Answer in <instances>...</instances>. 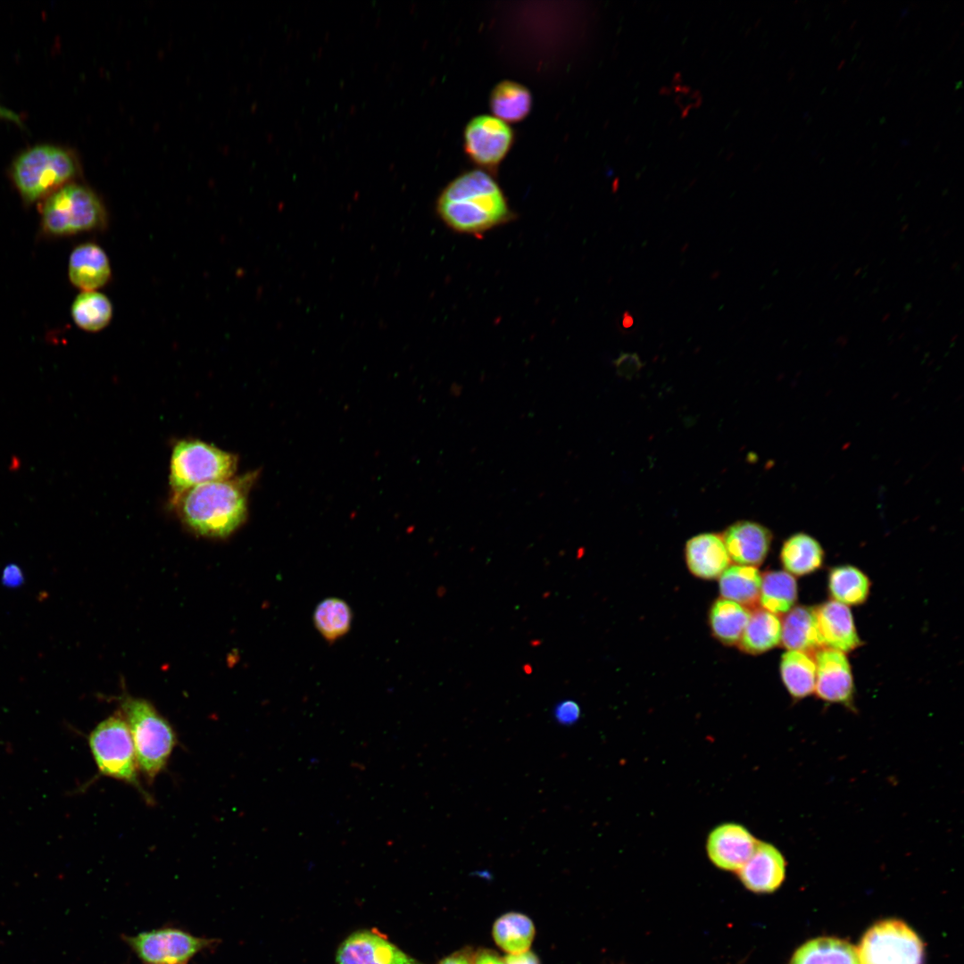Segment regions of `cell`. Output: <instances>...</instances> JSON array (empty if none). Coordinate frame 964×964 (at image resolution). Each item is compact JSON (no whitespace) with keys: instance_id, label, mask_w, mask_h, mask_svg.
<instances>
[{"instance_id":"6da1fadb","label":"cell","mask_w":964,"mask_h":964,"mask_svg":"<svg viewBox=\"0 0 964 964\" xmlns=\"http://www.w3.org/2000/svg\"><path fill=\"white\" fill-rule=\"evenodd\" d=\"M256 472L201 484L171 498L181 520L198 535L226 536L247 517L248 494Z\"/></svg>"},{"instance_id":"7a4b0ae2","label":"cell","mask_w":964,"mask_h":964,"mask_svg":"<svg viewBox=\"0 0 964 964\" xmlns=\"http://www.w3.org/2000/svg\"><path fill=\"white\" fill-rule=\"evenodd\" d=\"M436 211L451 229L471 234L500 225L511 215L502 189L481 170L464 172L452 180L439 195Z\"/></svg>"},{"instance_id":"3957f363","label":"cell","mask_w":964,"mask_h":964,"mask_svg":"<svg viewBox=\"0 0 964 964\" xmlns=\"http://www.w3.org/2000/svg\"><path fill=\"white\" fill-rule=\"evenodd\" d=\"M135 748L140 773L150 785L163 772L178 744L177 734L147 701L127 696L120 703Z\"/></svg>"},{"instance_id":"277c9868","label":"cell","mask_w":964,"mask_h":964,"mask_svg":"<svg viewBox=\"0 0 964 964\" xmlns=\"http://www.w3.org/2000/svg\"><path fill=\"white\" fill-rule=\"evenodd\" d=\"M79 173L73 154L53 145H37L22 152L12 166V178L23 200L32 203L71 183Z\"/></svg>"},{"instance_id":"5b68a950","label":"cell","mask_w":964,"mask_h":964,"mask_svg":"<svg viewBox=\"0 0 964 964\" xmlns=\"http://www.w3.org/2000/svg\"><path fill=\"white\" fill-rule=\"evenodd\" d=\"M88 745L98 774L123 782L140 794L148 804L154 799L143 786L129 727L121 716L108 717L90 732Z\"/></svg>"},{"instance_id":"8992f818","label":"cell","mask_w":964,"mask_h":964,"mask_svg":"<svg viewBox=\"0 0 964 964\" xmlns=\"http://www.w3.org/2000/svg\"><path fill=\"white\" fill-rule=\"evenodd\" d=\"M42 227L52 236H70L104 228L107 213L89 187L69 183L47 196L41 208Z\"/></svg>"},{"instance_id":"52a82bcc","label":"cell","mask_w":964,"mask_h":964,"mask_svg":"<svg viewBox=\"0 0 964 964\" xmlns=\"http://www.w3.org/2000/svg\"><path fill=\"white\" fill-rule=\"evenodd\" d=\"M237 457L196 439L178 441L170 465V486L179 494L195 486L234 477Z\"/></svg>"},{"instance_id":"ba28073f","label":"cell","mask_w":964,"mask_h":964,"mask_svg":"<svg viewBox=\"0 0 964 964\" xmlns=\"http://www.w3.org/2000/svg\"><path fill=\"white\" fill-rule=\"evenodd\" d=\"M860 964H923L924 946L906 923L895 918L874 924L857 948Z\"/></svg>"},{"instance_id":"9c48e42d","label":"cell","mask_w":964,"mask_h":964,"mask_svg":"<svg viewBox=\"0 0 964 964\" xmlns=\"http://www.w3.org/2000/svg\"><path fill=\"white\" fill-rule=\"evenodd\" d=\"M464 150L476 165L493 171L510 151L514 134L510 126L490 115L476 116L464 129Z\"/></svg>"},{"instance_id":"30bf717a","label":"cell","mask_w":964,"mask_h":964,"mask_svg":"<svg viewBox=\"0 0 964 964\" xmlns=\"http://www.w3.org/2000/svg\"><path fill=\"white\" fill-rule=\"evenodd\" d=\"M136 953L150 964H184L213 940L175 928H162L127 937Z\"/></svg>"},{"instance_id":"8fae6325","label":"cell","mask_w":964,"mask_h":964,"mask_svg":"<svg viewBox=\"0 0 964 964\" xmlns=\"http://www.w3.org/2000/svg\"><path fill=\"white\" fill-rule=\"evenodd\" d=\"M336 964H424L381 935L368 929L349 935L338 946Z\"/></svg>"},{"instance_id":"7c38bea8","label":"cell","mask_w":964,"mask_h":964,"mask_svg":"<svg viewBox=\"0 0 964 964\" xmlns=\"http://www.w3.org/2000/svg\"><path fill=\"white\" fill-rule=\"evenodd\" d=\"M816 662L815 693L827 702L853 708L854 684L850 662L845 653L821 648L814 653Z\"/></svg>"},{"instance_id":"4fadbf2b","label":"cell","mask_w":964,"mask_h":964,"mask_svg":"<svg viewBox=\"0 0 964 964\" xmlns=\"http://www.w3.org/2000/svg\"><path fill=\"white\" fill-rule=\"evenodd\" d=\"M758 841L744 826L722 823L707 836V856L719 869L736 873L751 857Z\"/></svg>"},{"instance_id":"5bb4252c","label":"cell","mask_w":964,"mask_h":964,"mask_svg":"<svg viewBox=\"0 0 964 964\" xmlns=\"http://www.w3.org/2000/svg\"><path fill=\"white\" fill-rule=\"evenodd\" d=\"M786 861L772 844L758 841L748 860L736 872L742 885L750 892L764 894L776 892L784 883Z\"/></svg>"},{"instance_id":"9a60e30c","label":"cell","mask_w":964,"mask_h":964,"mask_svg":"<svg viewBox=\"0 0 964 964\" xmlns=\"http://www.w3.org/2000/svg\"><path fill=\"white\" fill-rule=\"evenodd\" d=\"M721 537L730 560L738 565L757 567L767 558L773 535L760 523L740 520L728 526Z\"/></svg>"},{"instance_id":"2e32d148","label":"cell","mask_w":964,"mask_h":964,"mask_svg":"<svg viewBox=\"0 0 964 964\" xmlns=\"http://www.w3.org/2000/svg\"><path fill=\"white\" fill-rule=\"evenodd\" d=\"M823 648L848 652L862 644L848 606L835 600L814 607Z\"/></svg>"},{"instance_id":"e0dca14e","label":"cell","mask_w":964,"mask_h":964,"mask_svg":"<svg viewBox=\"0 0 964 964\" xmlns=\"http://www.w3.org/2000/svg\"><path fill=\"white\" fill-rule=\"evenodd\" d=\"M685 558L689 571L705 580L719 578L730 564L723 539L715 533H702L688 539Z\"/></svg>"},{"instance_id":"ac0fdd59","label":"cell","mask_w":964,"mask_h":964,"mask_svg":"<svg viewBox=\"0 0 964 964\" xmlns=\"http://www.w3.org/2000/svg\"><path fill=\"white\" fill-rule=\"evenodd\" d=\"M68 275L74 287L82 291H96L111 279L109 258L97 244H81L71 253Z\"/></svg>"},{"instance_id":"d6986e66","label":"cell","mask_w":964,"mask_h":964,"mask_svg":"<svg viewBox=\"0 0 964 964\" xmlns=\"http://www.w3.org/2000/svg\"><path fill=\"white\" fill-rule=\"evenodd\" d=\"M788 651H801L814 654L823 648L814 607L798 605L793 607L781 622V641Z\"/></svg>"},{"instance_id":"ffe728a7","label":"cell","mask_w":964,"mask_h":964,"mask_svg":"<svg viewBox=\"0 0 964 964\" xmlns=\"http://www.w3.org/2000/svg\"><path fill=\"white\" fill-rule=\"evenodd\" d=\"M779 559L786 572L800 577L819 569L824 563L825 553L816 538L798 532L784 541Z\"/></svg>"},{"instance_id":"44dd1931","label":"cell","mask_w":964,"mask_h":964,"mask_svg":"<svg viewBox=\"0 0 964 964\" xmlns=\"http://www.w3.org/2000/svg\"><path fill=\"white\" fill-rule=\"evenodd\" d=\"M789 964H860L856 949L835 937H818L801 945Z\"/></svg>"},{"instance_id":"7402d4cb","label":"cell","mask_w":964,"mask_h":964,"mask_svg":"<svg viewBox=\"0 0 964 964\" xmlns=\"http://www.w3.org/2000/svg\"><path fill=\"white\" fill-rule=\"evenodd\" d=\"M780 641L781 620L777 615L757 608L751 612L737 644L742 652L756 655L775 648Z\"/></svg>"},{"instance_id":"603a6c76","label":"cell","mask_w":964,"mask_h":964,"mask_svg":"<svg viewBox=\"0 0 964 964\" xmlns=\"http://www.w3.org/2000/svg\"><path fill=\"white\" fill-rule=\"evenodd\" d=\"M722 598L735 602L746 608L759 603L761 575L756 567L729 566L719 578Z\"/></svg>"},{"instance_id":"cb8c5ba5","label":"cell","mask_w":964,"mask_h":964,"mask_svg":"<svg viewBox=\"0 0 964 964\" xmlns=\"http://www.w3.org/2000/svg\"><path fill=\"white\" fill-rule=\"evenodd\" d=\"M781 679L794 700L810 695L815 689L816 662L814 654L801 651H787L780 661Z\"/></svg>"},{"instance_id":"d4e9b609","label":"cell","mask_w":964,"mask_h":964,"mask_svg":"<svg viewBox=\"0 0 964 964\" xmlns=\"http://www.w3.org/2000/svg\"><path fill=\"white\" fill-rule=\"evenodd\" d=\"M748 608L727 599L713 602L709 611V626L713 636L725 645L737 644L750 618Z\"/></svg>"},{"instance_id":"484cf974","label":"cell","mask_w":964,"mask_h":964,"mask_svg":"<svg viewBox=\"0 0 964 964\" xmlns=\"http://www.w3.org/2000/svg\"><path fill=\"white\" fill-rule=\"evenodd\" d=\"M536 934L533 921L519 912H508L494 923L492 935L495 944L508 954L529 950Z\"/></svg>"},{"instance_id":"4316f807","label":"cell","mask_w":964,"mask_h":964,"mask_svg":"<svg viewBox=\"0 0 964 964\" xmlns=\"http://www.w3.org/2000/svg\"><path fill=\"white\" fill-rule=\"evenodd\" d=\"M827 587L835 601L846 606L864 603L868 595L871 582L860 569L852 565H841L830 569Z\"/></svg>"},{"instance_id":"83f0119b","label":"cell","mask_w":964,"mask_h":964,"mask_svg":"<svg viewBox=\"0 0 964 964\" xmlns=\"http://www.w3.org/2000/svg\"><path fill=\"white\" fill-rule=\"evenodd\" d=\"M489 104L494 117L504 122H518L528 115L532 96L525 86L503 80L493 88Z\"/></svg>"},{"instance_id":"f1b7e54d","label":"cell","mask_w":964,"mask_h":964,"mask_svg":"<svg viewBox=\"0 0 964 964\" xmlns=\"http://www.w3.org/2000/svg\"><path fill=\"white\" fill-rule=\"evenodd\" d=\"M797 597L798 587L793 575L769 570L761 576L759 602L762 609L776 615L785 614L794 607Z\"/></svg>"},{"instance_id":"f546056e","label":"cell","mask_w":964,"mask_h":964,"mask_svg":"<svg viewBox=\"0 0 964 964\" xmlns=\"http://www.w3.org/2000/svg\"><path fill=\"white\" fill-rule=\"evenodd\" d=\"M112 304L98 291H82L71 305V317L83 330L97 332L108 326L112 318Z\"/></svg>"},{"instance_id":"4dcf8cb0","label":"cell","mask_w":964,"mask_h":964,"mask_svg":"<svg viewBox=\"0 0 964 964\" xmlns=\"http://www.w3.org/2000/svg\"><path fill=\"white\" fill-rule=\"evenodd\" d=\"M353 612L343 599L328 597L316 606L313 622L322 637L329 643L346 635L352 625Z\"/></svg>"},{"instance_id":"1f68e13d","label":"cell","mask_w":964,"mask_h":964,"mask_svg":"<svg viewBox=\"0 0 964 964\" xmlns=\"http://www.w3.org/2000/svg\"><path fill=\"white\" fill-rule=\"evenodd\" d=\"M553 714L559 723L572 725L579 719L580 708L576 702L564 700L556 705Z\"/></svg>"},{"instance_id":"d6a6232c","label":"cell","mask_w":964,"mask_h":964,"mask_svg":"<svg viewBox=\"0 0 964 964\" xmlns=\"http://www.w3.org/2000/svg\"><path fill=\"white\" fill-rule=\"evenodd\" d=\"M617 371L621 376L631 377L642 367V362L636 353H623L615 361Z\"/></svg>"},{"instance_id":"836d02e7","label":"cell","mask_w":964,"mask_h":964,"mask_svg":"<svg viewBox=\"0 0 964 964\" xmlns=\"http://www.w3.org/2000/svg\"><path fill=\"white\" fill-rule=\"evenodd\" d=\"M474 953L472 948L465 947L445 957L437 964H473Z\"/></svg>"},{"instance_id":"e575fe53","label":"cell","mask_w":964,"mask_h":964,"mask_svg":"<svg viewBox=\"0 0 964 964\" xmlns=\"http://www.w3.org/2000/svg\"><path fill=\"white\" fill-rule=\"evenodd\" d=\"M23 573L16 564H9L3 570L2 582L6 586H19L23 583Z\"/></svg>"},{"instance_id":"d590c367","label":"cell","mask_w":964,"mask_h":964,"mask_svg":"<svg viewBox=\"0 0 964 964\" xmlns=\"http://www.w3.org/2000/svg\"><path fill=\"white\" fill-rule=\"evenodd\" d=\"M473 964H504V962L494 951L480 948L474 953Z\"/></svg>"},{"instance_id":"8d00e7d4","label":"cell","mask_w":964,"mask_h":964,"mask_svg":"<svg viewBox=\"0 0 964 964\" xmlns=\"http://www.w3.org/2000/svg\"><path fill=\"white\" fill-rule=\"evenodd\" d=\"M504 964H540L538 957L529 950L516 954H507L503 958Z\"/></svg>"},{"instance_id":"74e56055","label":"cell","mask_w":964,"mask_h":964,"mask_svg":"<svg viewBox=\"0 0 964 964\" xmlns=\"http://www.w3.org/2000/svg\"><path fill=\"white\" fill-rule=\"evenodd\" d=\"M635 324L634 317L629 312L626 311L622 316V327L626 329L631 328Z\"/></svg>"},{"instance_id":"f35d334b","label":"cell","mask_w":964,"mask_h":964,"mask_svg":"<svg viewBox=\"0 0 964 964\" xmlns=\"http://www.w3.org/2000/svg\"><path fill=\"white\" fill-rule=\"evenodd\" d=\"M1 112H2V109L0 108V113H1Z\"/></svg>"},{"instance_id":"ab89813d","label":"cell","mask_w":964,"mask_h":964,"mask_svg":"<svg viewBox=\"0 0 964 964\" xmlns=\"http://www.w3.org/2000/svg\"><path fill=\"white\" fill-rule=\"evenodd\" d=\"M185 964V963H184Z\"/></svg>"}]
</instances>
